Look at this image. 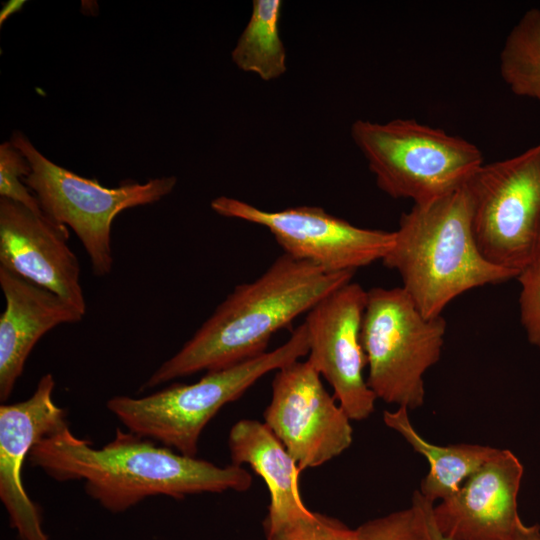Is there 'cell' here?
<instances>
[{
	"mask_svg": "<svg viewBox=\"0 0 540 540\" xmlns=\"http://www.w3.org/2000/svg\"><path fill=\"white\" fill-rule=\"evenodd\" d=\"M520 284V322L530 344L540 352V254L516 277Z\"/></svg>",
	"mask_w": 540,
	"mask_h": 540,
	"instance_id": "obj_23",
	"label": "cell"
},
{
	"mask_svg": "<svg viewBox=\"0 0 540 540\" xmlns=\"http://www.w3.org/2000/svg\"><path fill=\"white\" fill-rule=\"evenodd\" d=\"M383 265L427 318L440 316L459 295L517 275L491 264L477 245L466 184L425 204H413L394 231Z\"/></svg>",
	"mask_w": 540,
	"mask_h": 540,
	"instance_id": "obj_3",
	"label": "cell"
},
{
	"mask_svg": "<svg viewBox=\"0 0 540 540\" xmlns=\"http://www.w3.org/2000/svg\"><path fill=\"white\" fill-rule=\"evenodd\" d=\"M26 157L11 143L0 145V197L8 198L37 213H43L40 203L23 179L31 173Z\"/></svg>",
	"mask_w": 540,
	"mask_h": 540,
	"instance_id": "obj_21",
	"label": "cell"
},
{
	"mask_svg": "<svg viewBox=\"0 0 540 540\" xmlns=\"http://www.w3.org/2000/svg\"><path fill=\"white\" fill-rule=\"evenodd\" d=\"M408 412L404 407H398L394 411L386 410L383 420L389 428L399 433L414 451L426 458L429 471L418 491L431 503L454 495L464 481L498 450L479 444H433L414 428Z\"/></svg>",
	"mask_w": 540,
	"mask_h": 540,
	"instance_id": "obj_17",
	"label": "cell"
},
{
	"mask_svg": "<svg viewBox=\"0 0 540 540\" xmlns=\"http://www.w3.org/2000/svg\"><path fill=\"white\" fill-rule=\"evenodd\" d=\"M446 326L442 315L425 317L402 287L367 291L361 338L377 399L408 410L424 404V375L440 360Z\"/></svg>",
	"mask_w": 540,
	"mask_h": 540,
	"instance_id": "obj_7",
	"label": "cell"
},
{
	"mask_svg": "<svg viewBox=\"0 0 540 540\" xmlns=\"http://www.w3.org/2000/svg\"><path fill=\"white\" fill-rule=\"evenodd\" d=\"M228 448L231 464L249 465L266 483L270 495L266 535L311 513L299 490L297 462L265 423L237 421L229 431Z\"/></svg>",
	"mask_w": 540,
	"mask_h": 540,
	"instance_id": "obj_16",
	"label": "cell"
},
{
	"mask_svg": "<svg viewBox=\"0 0 540 540\" xmlns=\"http://www.w3.org/2000/svg\"><path fill=\"white\" fill-rule=\"evenodd\" d=\"M353 275L351 271L329 273L283 253L257 279L235 286L193 336L152 373L141 391L267 352L275 333L350 282Z\"/></svg>",
	"mask_w": 540,
	"mask_h": 540,
	"instance_id": "obj_2",
	"label": "cell"
},
{
	"mask_svg": "<svg viewBox=\"0 0 540 540\" xmlns=\"http://www.w3.org/2000/svg\"><path fill=\"white\" fill-rule=\"evenodd\" d=\"M482 255L517 276L540 254V142L483 163L466 182Z\"/></svg>",
	"mask_w": 540,
	"mask_h": 540,
	"instance_id": "obj_8",
	"label": "cell"
},
{
	"mask_svg": "<svg viewBox=\"0 0 540 540\" xmlns=\"http://www.w3.org/2000/svg\"><path fill=\"white\" fill-rule=\"evenodd\" d=\"M432 509H433V507H432ZM431 526H432L433 534H434L436 540H454V539L445 537L444 535H442L439 532V530L437 529V527H436V525L434 523V520H433L432 510H431Z\"/></svg>",
	"mask_w": 540,
	"mask_h": 540,
	"instance_id": "obj_26",
	"label": "cell"
},
{
	"mask_svg": "<svg viewBox=\"0 0 540 540\" xmlns=\"http://www.w3.org/2000/svg\"><path fill=\"white\" fill-rule=\"evenodd\" d=\"M68 227L0 197V267L41 286L86 314L78 258Z\"/></svg>",
	"mask_w": 540,
	"mask_h": 540,
	"instance_id": "obj_12",
	"label": "cell"
},
{
	"mask_svg": "<svg viewBox=\"0 0 540 540\" xmlns=\"http://www.w3.org/2000/svg\"><path fill=\"white\" fill-rule=\"evenodd\" d=\"M506 540H540V526L522 522Z\"/></svg>",
	"mask_w": 540,
	"mask_h": 540,
	"instance_id": "obj_24",
	"label": "cell"
},
{
	"mask_svg": "<svg viewBox=\"0 0 540 540\" xmlns=\"http://www.w3.org/2000/svg\"><path fill=\"white\" fill-rule=\"evenodd\" d=\"M351 137L379 189L416 205L464 186L484 163L475 144L414 119L357 120Z\"/></svg>",
	"mask_w": 540,
	"mask_h": 540,
	"instance_id": "obj_5",
	"label": "cell"
},
{
	"mask_svg": "<svg viewBox=\"0 0 540 540\" xmlns=\"http://www.w3.org/2000/svg\"><path fill=\"white\" fill-rule=\"evenodd\" d=\"M10 141L32 169L23 182L37 197L47 217L74 231L97 277L112 271L114 218L123 210L159 201L177 183L176 177L166 176L145 183L126 181L115 188L104 187L96 179L79 176L50 161L21 131H13Z\"/></svg>",
	"mask_w": 540,
	"mask_h": 540,
	"instance_id": "obj_6",
	"label": "cell"
},
{
	"mask_svg": "<svg viewBox=\"0 0 540 540\" xmlns=\"http://www.w3.org/2000/svg\"><path fill=\"white\" fill-rule=\"evenodd\" d=\"M54 389V377L48 373L29 398L0 406V499L21 540H49L21 474L32 447L68 426L65 410L54 402Z\"/></svg>",
	"mask_w": 540,
	"mask_h": 540,
	"instance_id": "obj_13",
	"label": "cell"
},
{
	"mask_svg": "<svg viewBox=\"0 0 540 540\" xmlns=\"http://www.w3.org/2000/svg\"><path fill=\"white\" fill-rule=\"evenodd\" d=\"M308 352L303 323L281 346L255 358L205 372L195 383H176L144 397L114 396L106 406L128 431L196 457L203 429L222 407L237 400L267 373L298 361Z\"/></svg>",
	"mask_w": 540,
	"mask_h": 540,
	"instance_id": "obj_4",
	"label": "cell"
},
{
	"mask_svg": "<svg viewBox=\"0 0 540 540\" xmlns=\"http://www.w3.org/2000/svg\"><path fill=\"white\" fill-rule=\"evenodd\" d=\"M523 465L499 449L451 497L434 505L439 532L454 540H506L522 523L517 497Z\"/></svg>",
	"mask_w": 540,
	"mask_h": 540,
	"instance_id": "obj_14",
	"label": "cell"
},
{
	"mask_svg": "<svg viewBox=\"0 0 540 540\" xmlns=\"http://www.w3.org/2000/svg\"><path fill=\"white\" fill-rule=\"evenodd\" d=\"M24 3L25 1L23 0H10L9 2L5 3L0 11V24L2 25V23L12 14L20 11Z\"/></svg>",
	"mask_w": 540,
	"mask_h": 540,
	"instance_id": "obj_25",
	"label": "cell"
},
{
	"mask_svg": "<svg viewBox=\"0 0 540 540\" xmlns=\"http://www.w3.org/2000/svg\"><path fill=\"white\" fill-rule=\"evenodd\" d=\"M263 416L301 471L339 456L353 441L351 419L309 360L276 371Z\"/></svg>",
	"mask_w": 540,
	"mask_h": 540,
	"instance_id": "obj_10",
	"label": "cell"
},
{
	"mask_svg": "<svg viewBox=\"0 0 540 540\" xmlns=\"http://www.w3.org/2000/svg\"><path fill=\"white\" fill-rule=\"evenodd\" d=\"M211 208L221 216L265 227L284 254L329 273L355 272L382 261L394 243V231L361 228L317 206L266 211L219 196Z\"/></svg>",
	"mask_w": 540,
	"mask_h": 540,
	"instance_id": "obj_9",
	"label": "cell"
},
{
	"mask_svg": "<svg viewBox=\"0 0 540 540\" xmlns=\"http://www.w3.org/2000/svg\"><path fill=\"white\" fill-rule=\"evenodd\" d=\"M280 0H254L247 25L231 52L233 63L242 71L264 81L281 77L287 70L285 46L280 37Z\"/></svg>",
	"mask_w": 540,
	"mask_h": 540,
	"instance_id": "obj_18",
	"label": "cell"
},
{
	"mask_svg": "<svg viewBox=\"0 0 540 540\" xmlns=\"http://www.w3.org/2000/svg\"><path fill=\"white\" fill-rule=\"evenodd\" d=\"M5 308L0 315V400L6 401L22 375L37 342L63 324L85 314L55 293L0 267Z\"/></svg>",
	"mask_w": 540,
	"mask_h": 540,
	"instance_id": "obj_15",
	"label": "cell"
},
{
	"mask_svg": "<svg viewBox=\"0 0 540 540\" xmlns=\"http://www.w3.org/2000/svg\"><path fill=\"white\" fill-rule=\"evenodd\" d=\"M266 540H358L356 529L340 520L312 512L279 530L266 535Z\"/></svg>",
	"mask_w": 540,
	"mask_h": 540,
	"instance_id": "obj_22",
	"label": "cell"
},
{
	"mask_svg": "<svg viewBox=\"0 0 540 540\" xmlns=\"http://www.w3.org/2000/svg\"><path fill=\"white\" fill-rule=\"evenodd\" d=\"M367 291L355 282L337 288L306 314L308 358L326 379L334 398L351 420H364L377 397L364 377L367 366L361 329Z\"/></svg>",
	"mask_w": 540,
	"mask_h": 540,
	"instance_id": "obj_11",
	"label": "cell"
},
{
	"mask_svg": "<svg viewBox=\"0 0 540 540\" xmlns=\"http://www.w3.org/2000/svg\"><path fill=\"white\" fill-rule=\"evenodd\" d=\"M500 75L517 96L540 103V10L524 13L500 52Z\"/></svg>",
	"mask_w": 540,
	"mask_h": 540,
	"instance_id": "obj_19",
	"label": "cell"
},
{
	"mask_svg": "<svg viewBox=\"0 0 540 540\" xmlns=\"http://www.w3.org/2000/svg\"><path fill=\"white\" fill-rule=\"evenodd\" d=\"M27 458L55 481H83L87 495L114 514L152 496L244 492L253 482L242 466L220 467L119 428L110 442L95 448L67 426L39 441Z\"/></svg>",
	"mask_w": 540,
	"mask_h": 540,
	"instance_id": "obj_1",
	"label": "cell"
},
{
	"mask_svg": "<svg viewBox=\"0 0 540 540\" xmlns=\"http://www.w3.org/2000/svg\"><path fill=\"white\" fill-rule=\"evenodd\" d=\"M433 505L416 490L408 508L368 520L357 527V539L436 540L431 526Z\"/></svg>",
	"mask_w": 540,
	"mask_h": 540,
	"instance_id": "obj_20",
	"label": "cell"
}]
</instances>
